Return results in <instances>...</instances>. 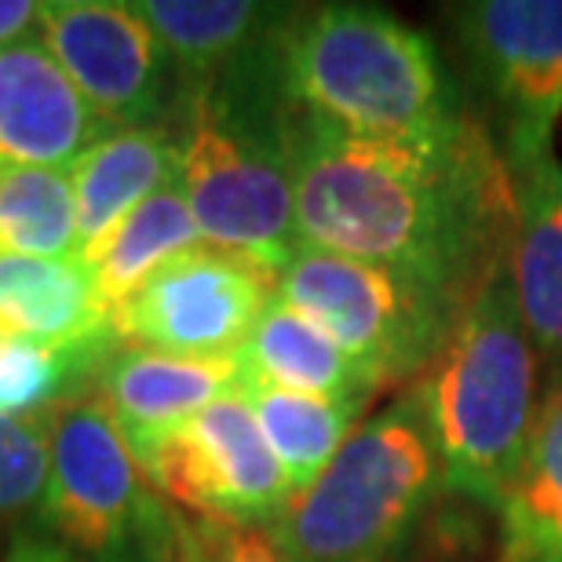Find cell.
<instances>
[{"instance_id": "cell-1", "label": "cell", "mask_w": 562, "mask_h": 562, "mask_svg": "<svg viewBox=\"0 0 562 562\" xmlns=\"http://www.w3.org/2000/svg\"><path fill=\"white\" fill-rule=\"evenodd\" d=\"M300 245L417 274L457 303L508 263L515 190L475 114L424 139H376L289 110Z\"/></svg>"}, {"instance_id": "cell-2", "label": "cell", "mask_w": 562, "mask_h": 562, "mask_svg": "<svg viewBox=\"0 0 562 562\" xmlns=\"http://www.w3.org/2000/svg\"><path fill=\"white\" fill-rule=\"evenodd\" d=\"M271 77L292 114L376 139H424L468 114L438 44L376 4H289Z\"/></svg>"}, {"instance_id": "cell-3", "label": "cell", "mask_w": 562, "mask_h": 562, "mask_svg": "<svg viewBox=\"0 0 562 562\" xmlns=\"http://www.w3.org/2000/svg\"><path fill=\"white\" fill-rule=\"evenodd\" d=\"M271 44L234 70L179 85L168 128L176 183L201 241L281 271L300 252L289 110L271 77Z\"/></svg>"}, {"instance_id": "cell-4", "label": "cell", "mask_w": 562, "mask_h": 562, "mask_svg": "<svg viewBox=\"0 0 562 562\" xmlns=\"http://www.w3.org/2000/svg\"><path fill=\"white\" fill-rule=\"evenodd\" d=\"M413 391L446 490L482 512H501L541 417V355L522 325L508 263L468 303Z\"/></svg>"}, {"instance_id": "cell-5", "label": "cell", "mask_w": 562, "mask_h": 562, "mask_svg": "<svg viewBox=\"0 0 562 562\" xmlns=\"http://www.w3.org/2000/svg\"><path fill=\"white\" fill-rule=\"evenodd\" d=\"M446 493L417 391L358 424L267 526L292 562H395Z\"/></svg>"}, {"instance_id": "cell-6", "label": "cell", "mask_w": 562, "mask_h": 562, "mask_svg": "<svg viewBox=\"0 0 562 562\" xmlns=\"http://www.w3.org/2000/svg\"><path fill=\"white\" fill-rule=\"evenodd\" d=\"M48 486L41 522L81 562H179L183 512L154 490L95 391L44 413Z\"/></svg>"}, {"instance_id": "cell-7", "label": "cell", "mask_w": 562, "mask_h": 562, "mask_svg": "<svg viewBox=\"0 0 562 562\" xmlns=\"http://www.w3.org/2000/svg\"><path fill=\"white\" fill-rule=\"evenodd\" d=\"M278 300L362 362L380 387L417 384L468 311L417 274L307 245L278 271Z\"/></svg>"}, {"instance_id": "cell-8", "label": "cell", "mask_w": 562, "mask_h": 562, "mask_svg": "<svg viewBox=\"0 0 562 562\" xmlns=\"http://www.w3.org/2000/svg\"><path fill=\"white\" fill-rule=\"evenodd\" d=\"M457 48L497 114L504 161L552 150L562 117V0H468L449 4Z\"/></svg>"}, {"instance_id": "cell-9", "label": "cell", "mask_w": 562, "mask_h": 562, "mask_svg": "<svg viewBox=\"0 0 562 562\" xmlns=\"http://www.w3.org/2000/svg\"><path fill=\"white\" fill-rule=\"evenodd\" d=\"M132 453L154 490L194 519L271 526L292 501L285 471L238 387L190 420L143 438Z\"/></svg>"}, {"instance_id": "cell-10", "label": "cell", "mask_w": 562, "mask_h": 562, "mask_svg": "<svg viewBox=\"0 0 562 562\" xmlns=\"http://www.w3.org/2000/svg\"><path fill=\"white\" fill-rule=\"evenodd\" d=\"M278 296V271L249 256L194 249L121 300L110 325L121 347L183 358H231Z\"/></svg>"}, {"instance_id": "cell-11", "label": "cell", "mask_w": 562, "mask_h": 562, "mask_svg": "<svg viewBox=\"0 0 562 562\" xmlns=\"http://www.w3.org/2000/svg\"><path fill=\"white\" fill-rule=\"evenodd\" d=\"M41 41L110 132L161 125L179 81L157 33L117 0H48Z\"/></svg>"}, {"instance_id": "cell-12", "label": "cell", "mask_w": 562, "mask_h": 562, "mask_svg": "<svg viewBox=\"0 0 562 562\" xmlns=\"http://www.w3.org/2000/svg\"><path fill=\"white\" fill-rule=\"evenodd\" d=\"M103 136V117L41 37L0 48V165L74 168Z\"/></svg>"}, {"instance_id": "cell-13", "label": "cell", "mask_w": 562, "mask_h": 562, "mask_svg": "<svg viewBox=\"0 0 562 562\" xmlns=\"http://www.w3.org/2000/svg\"><path fill=\"white\" fill-rule=\"evenodd\" d=\"M508 172L515 190L508 274L526 333L548 366V391H555L562 387V165L548 150Z\"/></svg>"}, {"instance_id": "cell-14", "label": "cell", "mask_w": 562, "mask_h": 562, "mask_svg": "<svg viewBox=\"0 0 562 562\" xmlns=\"http://www.w3.org/2000/svg\"><path fill=\"white\" fill-rule=\"evenodd\" d=\"M241 380L238 355L183 358L143 347H117L99 369L92 391L114 413L128 446L190 420L194 413L231 395Z\"/></svg>"}, {"instance_id": "cell-15", "label": "cell", "mask_w": 562, "mask_h": 562, "mask_svg": "<svg viewBox=\"0 0 562 562\" xmlns=\"http://www.w3.org/2000/svg\"><path fill=\"white\" fill-rule=\"evenodd\" d=\"M0 329L52 347L117 340L110 307L81 256H0Z\"/></svg>"}, {"instance_id": "cell-16", "label": "cell", "mask_w": 562, "mask_h": 562, "mask_svg": "<svg viewBox=\"0 0 562 562\" xmlns=\"http://www.w3.org/2000/svg\"><path fill=\"white\" fill-rule=\"evenodd\" d=\"M238 362L241 373L256 380L296 391V395L333 402V406L351 409L358 417L369 409L376 391H384L362 362H355L340 344L329 340L318 325L296 314L278 296L260 314V322L252 325L249 340L238 351Z\"/></svg>"}, {"instance_id": "cell-17", "label": "cell", "mask_w": 562, "mask_h": 562, "mask_svg": "<svg viewBox=\"0 0 562 562\" xmlns=\"http://www.w3.org/2000/svg\"><path fill=\"white\" fill-rule=\"evenodd\" d=\"M132 8L157 33L179 85L212 81L263 52L289 11L252 0H139Z\"/></svg>"}, {"instance_id": "cell-18", "label": "cell", "mask_w": 562, "mask_h": 562, "mask_svg": "<svg viewBox=\"0 0 562 562\" xmlns=\"http://www.w3.org/2000/svg\"><path fill=\"white\" fill-rule=\"evenodd\" d=\"M176 183V139L161 125L117 128L74 165L77 256L95 249L132 209Z\"/></svg>"}, {"instance_id": "cell-19", "label": "cell", "mask_w": 562, "mask_h": 562, "mask_svg": "<svg viewBox=\"0 0 562 562\" xmlns=\"http://www.w3.org/2000/svg\"><path fill=\"white\" fill-rule=\"evenodd\" d=\"M497 519V562H562V387L548 391Z\"/></svg>"}, {"instance_id": "cell-20", "label": "cell", "mask_w": 562, "mask_h": 562, "mask_svg": "<svg viewBox=\"0 0 562 562\" xmlns=\"http://www.w3.org/2000/svg\"><path fill=\"white\" fill-rule=\"evenodd\" d=\"M201 249V231L179 183L161 187L106 234L81 260L92 267L95 285L103 292L110 314L121 300H128L157 267L172 263L176 256Z\"/></svg>"}, {"instance_id": "cell-21", "label": "cell", "mask_w": 562, "mask_h": 562, "mask_svg": "<svg viewBox=\"0 0 562 562\" xmlns=\"http://www.w3.org/2000/svg\"><path fill=\"white\" fill-rule=\"evenodd\" d=\"M238 395L249 402L267 446L274 449L278 464L292 486V497L307 490L311 482L329 468V460L344 449L358 420V413L351 409L274 387L249 373H241Z\"/></svg>"}, {"instance_id": "cell-22", "label": "cell", "mask_w": 562, "mask_h": 562, "mask_svg": "<svg viewBox=\"0 0 562 562\" xmlns=\"http://www.w3.org/2000/svg\"><path fill=\"white\" fill-rule=\"evenodd\" d=\"M0 256H77L74 168H15L0 172Z\"/></svg>"}, {"instance_id": "cell-23", "label": "cell", "mask_w": 562, "mask_h": 562, "mask_svg": "<svg viewBox=\"0 0 562 562\" xmlns=\"http://www.w3.org/2000/svg\"><path fill=\"white\" fill-rule=\"evenodd\" d=\"M117 340L85 347H52L0 329V413L41 417L59 402L85 395L99 369L117 351Z\"/></svg>"}, {"instance_id": "cell-24", "label": "cell", "mask_w": 562, "mask_h": 562, "mask_svg": "<svg viewBox=\"0 0 562 562\" xmlns=\"http://www.w3.org/2000/svg\"><path fill=\"white\" fill-rule=\"evenodd\" d=\"M48 486V420L0 413V522L41 508Z\"/></svg>"}, {"instance_id": "cell-25", "label": "cell", "mask_w": 562, "mask_h": 562, "mask_svg": "<svg viewBox=\"0 0 562 562\" xmlns=\"http://www.w3.org/2000/svg\"><path fill=\"white\" fill-rule=\"evenodd\" d=\"M179 562H292L267 526H238L183 515Z\"/></svg>"}, {"instance_id": "cell-26", "label": "cell", "mask_w": 562, "mask_h": 562, "mask_svg": "<svg viewBox=\"0 0 562 562\" xmlns=\"http://www.w3.org/2000/svg\"><path fill=\"white\" fill-rule=\"evenodd\" d=\"M33 26H41L37 0H0V48L22 41Z\"/></svg>"}, {"instance_id": "cell-27", "label": "cell", "mask_w": 562, "mask_h": 562, "mask_svg": "<svg viewBox=\"0 0 562 562\" xmlns=\"http://www.w3.org/2000/svg\"><path fill=\"white\" fill-rule=\"evenodd\" d=\"M0 562H81V559L66 552L63 544L44 541V537H15L0 552Z\"/></svg>"}, {"instance_id": "cell-28", "label": "cell", "mask_w": 562, "mask_h": 562, "mask_svg": "<svg viewBox=\"0 0 562 562\" xmlns=\"http://www.w3.org/2000/svg\"><path fill=\"white\" fill-rule=\"evenodd\" d=\"M0 172H4V165H0Z\"/></svg>"}]
</instances>
